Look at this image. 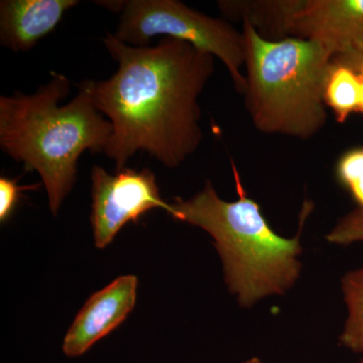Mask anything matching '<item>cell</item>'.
<instances>
[{
	"mask_svg": "<svg viewBox=\"0 0 363 363\" xmlns=\"http://www.w3.org/2000/svg\"><path fill=\"white\" fill-rule=\"evenodd\" d=\"M104 42L118 69L83 84L113 128L104 154L116 171L138 152L177 168L202 142L199 96L214 74V57L173 38L133 47L107 33Z\"/></svg>",
	"mask_w": 363,
	"mask_h": 363,
	"instance_id": "cell-1",
	"label": "cell"
},
{
	"mask_svg": "<svg viewBox=\"0 0 363 363\" xmlns=\"http://www.w3.org/2000/svg\"><path fill=\"white\" fill-rule=\"evenodd\" d=\"M233 171L235 201L221 199L207 181L193 197L169 203L168 213L211 235L229 291L241 307L250 308L262 298L285 295L298 281L302 269L301 235L314 205L305 200L297 234L284 238L269 225L259 203L248 197L233 162Z\"/></svg>",
	"mask_w": 363,
	"mask_h": 363,
	"instance_id": "cell-2",
	"label": "cell"
},
{
	"mask_svg": "<svg viewBox=\"0 0 363 363\" xmlns=\"http://www.w3.org/2000/svg\"><path fill=\"white\" fill-rule=\"evenodd\" d=\"M70 87L68 78L54 73L33 94L0 97V147L23 162L25 171L39 173L52 215L58 213L77 180L81 155L86 150L105 152L113 133L83 83L77 96L59 106Z\"/></svg>",
	"mask_w": 363,
	"mask_h": 363,
	"instance_id": "cell-3",
	"label": "cell"
},
{
	"mask_svg": "<svg viewBox=\"0 0 363 363\" xmlns=\"http://www.w3.org/2000/svg\"><path fill=\"white\" fill-rule=\"evenodd\" d=\"M245 104L264 135L307 140L327 123L324 88L336 52L316 40L264 39L247 21Z\"/></svg>",
	"mask_w": 363,
	"mask_h": 363,
	"instance_id": "cell-4",
	"label": "cell"
},
{
	"mask_svg": "<svg viewBox=\"0 0 363 363\" xmlns=\"http://www.w3.org/2000/svg\"><path fill=\"white\" fill-rule=\"evenodd\" d=\"M114 35L133 47L150 45L155 37L187 42L220 60L235 90L245 93V37L242 30L228 21L211 18L177 0H130L124 2Z\"/></svg>",
	"mask_w": 363,
	"mask_h": 363,
	"instance_id": "cell-5",
	"label": "cell"
},
{
	"mask_svg": "<svg viewBox=\"0 0 363 363\" xmlns=\"http://www.w3.org/2000/svg\"><path fill=\"white\" fill-rule=\"evenodd\" d=\"M240 16L264 39L316 40L336 56L363 40V0H243Z\"/></svg>",
	"mask_w": 363,
	"mask_h": 363,
	"instance_id": "cell-6",
	"label": "cell"
},
{
	"mask_svg": "<svg viewBox=\"0 0 363 363\" xmlns=\"http://www.w3.org/2000/svg\"><path fill=\"white\" fill-rule=\"evenodd\" d=\"M92 180V224L95 247H106L116 234L130 222L152 209L168 212L169 203L160 194L156 176L149 169L142 171L124 168L108 174L95 164Z\"/></svg>",
	"mask_w": 363,
	"mask_h": 363,
	"instance_id": "cell-7",
	"label": "cell"
},
{
	"mask_svg": "<svg viewBox=\"0 0 363 363\" xmlns=\"http://www.w3.org/2000/svg\"><path fill=\"white\" fill-rule=\"evenodd\" d=\"M136 291L138 278L128 274L93 294L67 332L62 346L64 354L81 357L116 329L135 308Z\"/></svg>",
	"mask_w": 363,
	"mask_h": 363,
	"instance_id": "cell-8",
	"label": "cell"
},
{
	"mask_svg": "<svg viewBox=\"0 0 363 363\" xmlns=\"http://www.w3.org/2000/svg\"><path fill=\"white\" fill-rule=\"evenodd\" d=\"M77 0H2L0 42L14 52H28L51 33Z\"/></svg>",
	"mask_w": 363,
	"mask_h": 363,
	"instance_id": "cell-9",
	"label": "cell"
},
{
	"mask_svg": "<svg viewBox=\"0 0 363 363\" xmlns=\"http://www.w3.org/2000/svg\"><path fill=\"white\" fill-rule=\"evenodd\" d=\"M324 101L337 123H345L351 114L359 111V74L333 62L325 83Z\"/></svg>",
	"mask_w": 363,
	"mask_h": 363,
	"instance_id": "cell-10",
	"label": "cell"
},
{
	"mask_svg": "<svg viewBox=\"0 0 363 363\" xmlns=\"http://www.w3.org/2000/svg\"><path fill=\"white\" fill-rule=\"evenodd\" d=\"M341 288L348 314L339 341L346 350L363 353V266L346 272Z\"/></svg>",
	"mask_w": 363,
	"mask_h": 363,
	"instance_id": "cell-11",
	"label": "cell"
},
{
	"mask_svg": "<svg viewBox=\"0 0 363 363\" xmlns=\"http://www.w3.org/2000/svg\"><path fill=\"white\" fill-rule=\"evenodd\" d=\"M336 176L358 207L363 208V147L344 152L336 166Z\"/></svg>",
	"mask_w": 363,
	"mask_h": 363,
	"instance_id": "cell-12",
	"label": "cell"
},
{
	"mask_svg": "<svg viewBox=\"0 0 363 363\" xmlns=\"http://www.w3.org/2000/svg\"><path fill=\"white\" fill-rule=\"evenodd\" d=\"M326 240L337 245L363 242V208L357 207L339 219L330 233L327 234Z\"/></svg>",
	"mask_w": 363,
	"mask_h": 363,
	"instance_id": "cell-13",
	"label": "cell"
},
{
	"mask_svg": "<svg viewBox=\"0 0 363 363\" xmlns=\"http://www.w3.org/2000/svg\"><path fill=\"white\" fill-rule=\"evenodd\" d=\"M40 184L30 186H20L18 180L0 177V221L6 223L13 215L16 205L20 201L21 193L25 191L35 190Z\"/></svg>",
	"mask_w": 363,
	"mask_h": 363,
	"instance_id": "cell-14",
	"label": "cell"
},
{
	"mask_svg": "<svg viewBox=\"0 0 363 363\" xmlns=\"http://www.w3.org/2000/svg\"><path fill=\"white\" fill-rule=\"evenodd\" d=\"M333 62L348 67L355 72H363V40L355 43L347 51L338 55Z\"/></svg>",
	"mask_w": 363,
	"mask_h": 363,
	"instance_id": "cell-15",
	"label": "cell"
},
{
	"mask_svg": "<svg viewBox=\"0 0 363 363\" xmlns=\"http://www.w3.org/2000/svg\"><path fill=\"white\" fill-rule=\"evenodd\" d=\"M360 77V104L358 113L363 114V72H358Z\"/></svg>",
	"mask_w": 363,
	"mask_h": 363,
	"instance_id": "cell-16",
	"label": "cell"
},
{
	"mask_svg": "<svg viewBox=\"0 0 363 363\" xmlns=\"http://www.w3.org/2000/svg\"><path fill=\"white\" fill-rule=\"evenodd\" d=\"M243 363H262V360L259 359V358L252 357V358H250V359L247 360V362H245Z\"/></svg>",
	"mask_w": 363,
	"mask_h": 363,
	"instance_id": "cell-17",
	"label": "cell"
},
{
	"mask_svg": "<svg viewBox=\"0 0 363 363\" xmlns=\"http://www.w3.org/2000/svg\"><path fill=\"white\" fill-rule=\"evenodd\" d=\"M357 363H363V357H362V359H360L359 362H358Z\"/></svg>",
	"mask_w": 363,
	"mask_h": 363,
	"instance_id": "cell-18",
	"label": "cell"
}]
</instances>
